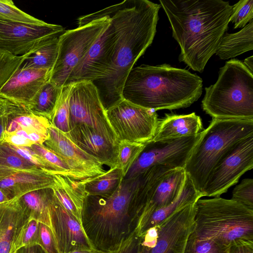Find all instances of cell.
<instances>
[{
	"label": "cell",
	"instance_id": "obj_28",
	"mask_svg": "<svg viewBox=\"0 0 253 253\" xmlns=\"http://www.w3.org/2000/svg\"><path fill=\"white\" fill-rule=\"evenodd\" d=\"M13 179L16 197L35 190L51 188L54 174L41 169H18L10 176Z\"/></svg>",
	"mask_w": 253,
	"mask_h": 253
},
{
	"label": "cell",
	"instance_id": "obj_48",
	"mask_svg": "<svg viewBox=\"0 0 253 253\" xmlns=\"http://www.w3.org/2000/svg\"><path fill=\"white\" fill-rule=\"evenodd\" d=\"M243 63L249 70L253 72V56L246 58Z\"/></svg>",
	"mask_w": 253,
	"mask_h": 253
},
{
	"label": "cell",
	"instance_id": "obj_31",
	"mask_svg": "<svg viewBox=\"0 0 253 253\" xmlns=\"http://www.w3.org/2000/svg\"><path fill=\"white\" fill-rule=\"evenodd\" d=\"M124 179L122 170L116 167L86 182L84 184V190L87 195L107 198L117 190Z\"/></svg>",
	"mask_w": 253,
	"mask_h": 253
},
{
	"label": "cell",
	"instance_id": "obj_4",
	"mask_svg": "<svg viewBox=\"0 0 253 253\" xmlns=\"http://www.w3.org/2000/svg\"><path fill=\"white\" fill-rule=\"evenodd\" d=\"M140 178L124 179L107 198L86 195L82 224L97 250L112 252L134 229L140 212L136 200Z\"/></svg>",
	"mask_w": 253,
	"mask_h": 253
},
{
	"label": "cell",
	"instance_id": "obj_1",
	"mask_svg": "<svg viewBox=\"0 0 253 253\" xmlns=\"http://www.w3.org/2000/svg\"><path fill=\"white\" fill-rule=\"evenodd\" d=\"M161 5L148 0H125L79 18L81 23L108 16L116 34L110 65L104 76L92 83L107 110L122 99L126 78L133 66L152 44L156 33Z\"/></svg>",
	"mask_w": 253,
	"mask_h": 253
},
{
	"label": "cell",
	"instance_id": "obj_7",
	"mask_svg": "<svg viewBox=\"0 0 253 253\" xmlns=\"http://www.w3.org/2000/svg\"><path fill=\"white\" fill-rule=\"evenodd\" d=\"M192 233L227 247L239 241L253 242V210L220 196L200 198L196 202Z\"/></svg>",
	"mask_w": 253,
	"mask_h": 253
},
{
	"label": "cell",
	"instance_id": "obj_20",
	"mask_svg": "<svg viewBox=\"0 0 253 253\" xmlns=\"http://www.w3.org/2000/svg\"><path fill=\"white\" fill-rule=\"evenodd\" d=\"M77 146L110 169L117 167L118 144L95 129L77 125L66 133Z\"/></svg>",
	"mask_w": 253,
	"mask_h": 253
},
{
	"label": "cell",
	"instance_id": "obj_50",
	"mask_svg": "<svg viewBox=\"0 0 253 253\" xmlns=\"http://www.w3.org/2000/svg\"><path fill=\"white\" fill-rule=\"evenodd\" d=\"M9 200L4 193L0 189V204Z\"/></svg>",
	"mask_w": 253,
	"mask_h": 253
},
{
	"label": "cell",
	"instance_id": "obj_49",
	"mask_svg": "<svg viewBox=\"0 0 253 253\" xmlns=\"http://www.w3.org/2000/svg\"><path fill=\"white\" fill-rule=\"evenodd\" d=\"M108 252H104L98 250H75L68 252V253H105Z\"/></svg>",
	"mask_w": 253,
	"mask_h": 253
},
{
	"label": "cell",
	"instance_id": "obj_43",
	"mask_svg": "<svg viewBox=\"0 0 253 253\" xmlns=\"http://www.w3.org/2000/svg\"><path fill=\"white\" fill-rule=\"evenodd\" d=\"M40 223L34 219H30L26 225L22 237L21 246L29 247L39 245Z\"/></svg>",
	"mask_w": 253,
	"mask_h": 253
},
{
	"label": "cell",
	"instance_id": "obj_6",
	"mask_svg": "<svg viewBox=\"0 0 253 253\" xmlns=\"http://www.w3.org/2000/svg\"><path fill=\"white\" fill-rule=\"evenodd\" d=\"M252 135L253 119L212 118L208 127L202 131L184 169L198 192L201 194L217 163L238 142Z\"/></svg>",
	"mask_w": 253,
	"mask_h": 253
},
{
	"label": "cell",
	"instance_id": "obj_41",
	"mask_svg": "<svg viewBox=\"0 0 253 253\" xmlns=\"http://www.w3.org/2000/svg\"><path fill=\"white\" fill-rule=\"evenodd\" d=\"M12 148L23 159L38 168L53 174H56L52 168L40 155L30 147H18L10 144Z\"/></svg>",
	"mask_w": 253,
	"mask_h": 253
},
{
	"label": "cell",
	"instance_id": "obj_19",
	"mask_svg": "<svg viewBox=\"0 0 253 253\" xmlns=\"http://www.w3.org/2000/svg\"><path fill=\"white\" fill-rule=\"evenodd\" d=\"M30 216L19 197L0 204V253H16Z\"/></svg>",
	"mask_w": 253,
	"mask_h": 253
},
{
	"label": "cell",
	"instance_id": "obj_35",
	"mask_svg": "<svg viewBox=\"0 0 253 253\" xmlns=\"http://www.w3.org/2000/svg\"><path fill=\"white\" fill-rule=\"evenodd\" d=\"M228 248L213 240L199 237L192 232L187 239L184 253H228Z\"/></svg>",
	"mask_w": 253,
	"mask_h": 253
},
{
	"label": "cell",
	"instance_id": "obj_10",
	"mask_svg": "<svg viewBox=\"0 0 253 253\" xmlns=\"http://www.w3.org/2000/svg\"><path fill=\"white\" fill-rule=\"evenodd\" d=\"M201 132L180 138L151 140L145 143L143 150L133 163L124 179L136 177L149 168L157 165L166 166L171 169H184Z\"/></svg>",
	"mask_w": 253,
	"mask_h": 253
},
{
	"label": "cell",
	"instance_id": "obj_3",
	"mask_svg": "<svg viewBox=\"0 0 253 253\" xmlns=\"http://www.w3.org/2000/svg\"><path fill=\"white\" fill-rule=\"evenodd\" d=\"M203 90V80L196 74L163 64H142L127 76L122 99L155 111L187 108L197 101Z\"/></svg>",
	"mask_w": 253,
	"mask_h": 253
},
{
	"label": "cell",
	"instance_id": "obj_12",
	"mask_svg": "<svg viewBox=\"0 0 253 253\" xmlns=\"http://www.w3.org/2000/svg\"><path fill=\"white\" fill-rule=\"evenodd\" d=\"M69 108L71 129L77 125H85L119 143L107 119L98 90L92 82L82 81L73 83Z\"/></svg>",
	"mask_w": 253,
	"mask_h": 253
},
{
	"label": "cell",
	"instance_id": "obj_42",
	"mask_svg": "<svg viewBox=\"0 0 253 253\" xmlns=\"http://www.w3.org/2000/svg\"><path fill=\"white\" fill-rule=\"evenodd\" d=\"M141 241L133 230L111 253H141Z\"/></svg>",
	"mask_w": 253,
	"mask_h": 253
},
{
	"label": "cell",
	"instance_id": "obj_51",
	"mask_svg": "<svg viewBox=\"0 0 253 253\" xmlns=\"http://www.w3.org/2000/svg\"><path fill=\"white\" fill-rule=\"evenodd\" d=\"M112 253V252H111Z\"/></svg>",
	"mask_w": 253,
	"mask_h": 253
},
{
	"label": "cell",
	"instance_id": "obj_39",
	"mask_svg": "<svg viewBox=\"0 0 253 253\" xmlns=\"http://www.w3.org/2000/svg\"><path fill=\"white\" fill-rule=\"evenodd\" d=\"M253 20V0H241L232 5L230 22L234 28H244Z\"/></svg>",
	"mask_w": 253,
	"mask_h": 253
},
{
	"label": "cell",
	"instance_id": "obj_17",
	"mask_svg": "<svg viewBox=\"0 0 253 253\" xmlns=\"http://www.w3.org/2000/svg\"><path fill=\"white\" fill-rule=\"evenodd\" d=\"M50 230L57 253L96 250L83 226L60 204L54 193L49 201Z\"/></svg>",
	"mask_w": 253,
	"mask_h": 253
},
{
	"label": "cell",
	"instance_id": "obj_44",
	"mask_svg": "<svg viewBox=\"0 0 253 253\" xmlns=\"http://www.w3.org/2000/svg\"><path fill=\"white\" fill-rule=\"evenodd\" d=\"M39 245L44 253H57L50 229L40 223Z\"/></svg>",
	"mask_w": 253,
	"mask_h": 253
},
{
	"label": "cell",
	"instance_id": "obj_29",
	"mask_svg": "<svg viewBox=\"0 0 253 253\" xmlns=\"http://www.w3.org/2000/svg\"><path fill=\"white\" fill-rule=\"evenodd\" d=\"M53 194L52 188H44L19 197L22 206L34 219L50 228L49 201Z\"/></svg>",
	"mask_w": 253,
	"mask_h": 253
},
{
	"label": "cell",
	"instance_id": "obj_30",
	"mask_svg": "<svg viewBox=\"0 0 253 253\" xmlns=\"http://www.w3.org/2000/svg\"><path fill=\"white\" fill-rule=\"evenodd\" d=\"M63 87L47 81L28 105L30 111L34 114L51 120L60 97Z\"/></svg>",
	"mask_w": 253,
	"mask_h": 253
},
{
	"label": "cell",
	"instance_id": "obj_37",
	"mask_svg": "<svg viewBox=\"0 0 253 253\" xmlns=\"http://www.w3.org/2000/svg\"><path fill=\"white\" fill-rule=\"evenodd\" d=\"M30 147L44 160L54 170L56 174L67 176L73 179L70 169L67 164L43 144H34Z\"/></svg>",
	"mask_w": 253,
	"mask_h": 253
},
{
	"label": "cell",
	"instance_id": "obj_36",
	"mask_svg": "<svg viewBox=\"0 0 253 253\" xmlns=\"http://www.w3.org/2000/svg\"><path fill=\"white\" fill-rule=\"evenodd\" d=\"M0 166L16 169H40L23 159L4 141L0 143Z\"/></svg>",
	"mask_w": 253,
	"mask_h": 253
},
{
	"label": "cell",
	"instance_id": "obj_26",
	"mask_svg": "<svg viewBox=\"0 0 253 253\" xmlns=\"http://www.w3.org/2000/svg\"><path fill=\"white\" fill-rule=\"evenodd\" d=\"M253 49V20L240 31L225 33L216 50L220 59L227 60Z\"/></svg>",
	"mask_w": 253,
	"mask_h": 253
},
{
	"label": "cell",
	"instance_id": "obj_23",
	"mask_svg": "<svg viewBox=\"0 0 253 253\" xmlns=\"http://www.w3.org/2000/svg\"><path fill=\"white\" fill-rule=\"evenodd\" d=\"M204 130L201 118L193 112L186 115L165 114L158 119L154 141L198 134Z\"/></svg>",
	"mask_w": 253,
	"mask_h": 253
},
{
	"label": "cell",
	"instance_id": "obj_40",
	"mask_svg": "<svg viewBox=\"0 0 253 253\" xmlns=\"http://www.w3.org/2000/svg\"><path fill=\"white\" fill-rule=\"evenodd\" d=\"M231 199L253 210V179H243L233 190Z\"/></svg>",
	"mask_w": 253,
	"mask_h": 253
},
{
	"label": "cell",
	"instance_id": "obj_47",
	"mask_svg": "<svg viewBox=\"0 0 253 253\" xmlns=\"http://www.w3.org/2000/svg\"><path fill=\"white\" fill-rule=\"evenodd\" d=\"M17 253H44L40 245L24 247L20 249Z\"/></svg>",
	"mask_w": 253,
	"mask_h": 253
},
{
	"label": "cell",
	"instance_id": "obj_18",
	"mask_svg": "<svg viewBox=\"0 0 253 253\" xmlns=\"http://www.w3.org/2000/svg\"><path fill=\"white\" fill-rule=\"evenodd\" d=\"M63 32V27L59 25L31 26L0 18V49L22 56L42 41Z\"/></svg>",
	"mask_w": 253,
	"mask_h": 253
},
{
	"label": "cell",
	"instance_id": "obj_2",
	"mask_svg": "<svg viewBox=\"0 0 253 253\" xmlns=\"http://www.w3.org/2000/svg\"><path fill=\"white\" fill-rule=\"evenodd\" d=\"M180 47L179 60L202 73L226 33L232 5L222 0H160Z\"/></svg>",
	"mask_w": 253,
	"mask_h": 253
},
{
	"label": "cell",
	"instance_id": "obj_5",
	"mask_svg": "<svg viewBox=\"0 0 253 253\" xmlns=\"http://www.w3.org/2000/svg\"><path fill=\"white\" fill-rule=\"evenodd\" d=\"M205 89L202 109L212 118L253 119V72L241 61H227Z\"/></svg>",
	"mask_w": 253,
	"mask_h": 253
},
{
	"label": "cell",
	"instance_id": "obj_32",
	"mask_svg": "<svg viewBox=\"0 0 253 253\" xmlns=\"http://www.w3.org/2000/svg\"><path fill=\"white\" fill-rule=\"evenodd\" d=\"M73 84L63 87L54 114L50 121V125L64 133L71 130L70 123L69 99Z\"/></svg>",
	"mask_w": 253,
	"mask_h": 253
},
{
	"label": "cell",
	"instance_id": "obj_13",
	"mask_svg": "<svg viewBox=\"0 0 253 253\" xmlns=\"http://www.w3.org/2000/svg\"><path fill=\"white\" fill-rule=\"evenodd\" d=\"M4 98L5 131L3 141L18 147L43 144L48 135L49 120L32 113L28 106Z\"/></svg>",
	"mask_w": 253,
	"mask_h": 253
},
{
	"label": "cell",
	"instance_id": "obj_52",
	"mask_svg": "<svg viewBox=\"0 0 253 253\" xmlns=\"http://www.w3.org/2000/svg\"></svg>",
	"mask_w": 253,
	"mask_h": 253
},
{
	"label": "cell",
	"instance_id": "obj_25",
	"mask_svg": "<svg viewBox=\"0 0 253 253\" xmlns=\"http://www.w3.org/2000/svg\"><path fill=\"white\" fill-rule=\"evenodd\" d=\"M202 197L187 176L182 191L178 198L169 205L159 209L136 223L134 231L141 236L147 230L155 227L179 209L196 202Z\"/></svg>",
	"mask_w": 253,
	"mask_h": 253
},
{
	"label": "cell",
	"instance_id": "obj_38",
	"mask_svg": "<svg viewBox=\"0 0 253 253\" xmlns=\"http://www.w3.org/2000/svg\"><path fill=\"white\" fill-rule=\"evenodd\" d=\"M25 56L14 55L0 49V89L18 69Z\"/></svg>",
	"mask_w": 253,
	"mask_h": 253
},
{
	"label": "cell",
	"instance_id": "obj_11",
	"mask_svg": "<svg viewBox=\"0 0 253 253\" xmlns=\"http://www.w3.org/2000/svg\"><path fill=\"white\" fill-rule=\"evenodd\" d=\"M253 168V135L238 142L217 163L201 192L202 197H219Z\"/></svg>",
	"mask_w": 253,
	"mask_h": 253
},
{
	"label": "cell",
	"instance_id": "obj_16",
	"mask_svg": "<svg viewBox=\"0 0 253 253\" xmlns=\"http://www.w3.org/2000/svg\"><path fill=\"white\" fill-rule=\"evenodd\" d=\"M116 38L111 20L84 57L73 69L65 86L82 81L93 82L102 78L111 63Z\"/></svg>",
	"mask_w": 253,
	"mask_h": 253
},
{
	"label": "cell",
	"instance_id": "obj_34",
	"mask_svg": "<svg viewBox=\"0 0 253 253\" xmlns=\"http://www.w3.org/2000/svg\"><path fill=\"white\" fill-rule=\"evenodd\" d=\"M145 144L126 140L119 141L118 145L117 167L123 173L124 178L128 170L145 147Z\"/></svg>",
	"mask_w": 253,
	"mask_h": 253
},
{
	"label": "cell",
	"instance_id": "obj_24",
	"mask_svg": "<svg viewBox=\"0 0 253 253\" xmlns=\"http://www.w3.org/2000/svg\"><path fill=\"white\" fill-rule=\"evenodd\" d=\"M84 183L67 176L55 174L54 184L51 188L60 204L82 226V211L87 195Z\"/></svg>",
	"mask_w": 253,
	"mask_h": 253
},
{
	"label": "cell",
	"instance_id": "obj_15",
	"mask_svg": "<svg viewBox=\"0 0 253 253\" xmlns=\"http://www.w3.org/2000/svg\"><path fill=\"white\" fill-rule=\"evenodd\" d=\"M196 202L179 209L157 225L156 244L152 247L141 245V253H184L194 228Z\"/></svg>",
	"mask_w": 253,
	"mask_h": 253
},
{
	"label": "cell",
	"instance_id": "obj_33",
	"mask_svg": "<svg viewBox=\"0 0 253 253\" xmlns=\"http://www.w3.org/2000/svg\"><path fill=\"white\" fill-rule=\"evenodd\" d=\"M0 18L31 26H44L47 24L21 10L11 0H0Z\"/></svg>",
	"mask_w": 253,
	"mask_h": 253
},
{
	"label": "cell",
	"instance_id": "obj_45",
	"mask_svg": "<svg viewBox=\"0 0 253 253\" xmlns=\"http://www.w3.org/2000/svg\"><path fill=\"white\" fill-rule=\"evenodd\" d=\"M228 253H253V242H236L229 247Z\"/></svg>",
	"mask_w": 253,
	"mask_h": 253
},
{
	"label": "cell",
	"instance_id": "obj_21",
	"mask_svg": "<svg viewBox=\"0 0 253 253\" xmlns=\"http://www.w3.org/2000/svg\"><path fill=\"white\" fill-rule=\"evenodd\" d=\"M50 72L45 69L19 67L0 89V96L28 106L48 81Z\"/></svg>",
	"mask_w": 253,
	"mask_h": 253
},
{
	"label": "cell",
	"instance_id": "obj_22",
	"mask_svg": "<svg viewBox=\"0 0 253 253\" xmlns=\"http://www.w3.org/2000/svg\"><path fill=\"white\" fill-rule=\"evenodd\" d=\"M186 177L183 168L171 169L168 171L159 182L137 222L152 212L173 202L180 195Z\"/></svg>",
	"mask_w": 253,
	"mask_h": 253
},
{
	"label": "cell",
	"instance_id": "obj_8",
	"mask_svg": "<svg viewBox=\"0 0 253 253\" xmlns=\"http://www.w3.org/2000/svg\"><path fill=\"white\" fill-rule=\"evenodd\" d=\"M111 20L108 16L93 19L65 31L59 37L58 53L49 81L60 87L65 85L73 69L87 53Z\"/></svg>",
	"mask_w": 253,
	"mask_h": 253
},
{
	"label": "cell",
	"instance_id": "obj_27",
	"mask_svg": "<svg viewBox=\"0 0 253 253\" xmlns=\"http://www.w3.org/2000/svg\"><path fill=\"white\" fill-rule=\"evenodd\" d=\"M60 35L53 36L39 43L25 54L19 67L45 69L51 71L57 58Z\"/></svg>",
	"mask_w": 253,
	"mask_h": 253
},
{
	"label": "cell",
	"instance_id": "obj_9",
	"mask_svg": "<svg viewBox=\"0 0 253 253\" xmlns=\"http://www.w3.org/2000/svg\"><path fill=\"white\" fill-rule=\"evenodd\" d=\"M106 113L119 141L145 144L155 135L159 119L154 110L122 99L106 110Z\"/></svg>",
	"mask_w": 253,
	"mask_h": 253
},
{
	"label": "cell",
	"instance_id": "obj_46",
	"mask_svg": "<svg viewBox=\"0 0 253 253\" xmlns=\"http://www.w3.org/2000/svg\"><path fill=\"white\" fill-rule=\"evenodd\" d=\"M5 131L4 98L0 96V143L3 141Z\"/></svg>",
	"mask_w": 253,
	"mask_h": 253
},
{
	"label": "cell",
	"instance_id": "obj_14",
	"mask_svg": "<svg viewBox=\"0 0 253 253\" xmlns=\"http://www.w3.org/2000/svg\"><path fill=\"white\" fill-rule=\"evenodd\" d=\"M43 144L63 160L76 181L85 183L106 172L103 165L77 146L65 133L51 125Z\"/></svg>",
	"mask_w": 253,
	"mask_h": 253
}]
</instances>
